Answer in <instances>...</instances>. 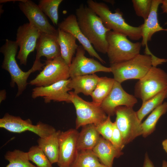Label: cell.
I'll return each mask as SVG.
<instances>
[{
    "mask_svg": "<svg viewBox=\"0 0 167 167\" xmlns=\"http://www.w3.org/2000/svg\"><path fill=\"white\" fill-rule=\"evenodd\" d=\"M85 51L81 45L79 46L75 56L73 58L69 66L70 78L92 74L97 72H111L110 67L105 66L94 59L86 57L85 55Z\"/></svg>",
    "mask_w": 167,
    "mask_h": 167,
    "instance_id": "7c38bea8",
    "label": "cell"
},
{
    "mask_svg": "<svg viewBox=\"0 0 167 167\" xmlns=\"http://www.w3.org/2000/svg\"><path fill=\"white\" fill-rule=\"evenodd\" d=\"M69 92L71 103L73 104L76 110L75 129L91 124L96 126L107 119L108 116L101 106L84 100L74 92Z\"/></svg>",
    "mask_w": 167,
    "mask_h": 167,
    "instance_id": "52a82bcc",
    "label": "cell"
},
{
    "mask_svg": "<svg viewBox=\"0 0 167 167\" xmlns=\"http://www.w3.org/2000/svg\"><path fill=\"white\" fill-rule=\"evenodd\" d=\"M75 15L80 29L95 49L106 54L107 34L110 30L105 26L100 18L86 5L80 4L76 9Z\"/></svg>",
    "mask_w": 167,
    "mask_h": 167,
    "instance_id": "6da1fadb",
    "label": "cell"
},
{
    "mask_svg": "<svg viewBox=\"0 0 167 167\" xmlns=\"http://www.w3.org/2000/svg\"><path fill=\"white\" fill-rule=\"evenodd\" d=\"M167 97V89L163 91L143 103L139 109L136 112L137 117L141 122L148 114L161 105Z\"/></svg>",
    "mask_w": 167,
    "mask_h": 167,
    "instance_id": "83f0119b",
    "label": "cell"
},
{
    "mask_svg": "<svg viewBox=\"0 0 167 167\" xmlns=\"http://www.w3.org/2000/svg\"><path fill=\"white\" fill-rule=\"evenodd\" d=\"M61 132L56 131L49 136L39 138L37 140L38 146L42 150L52 164L57 163L59 158V136Z\"/></svg>",
    "mask_w": 167,
    "mask_h": 167,
    "instance_id": "603a6c76",
    "label": "cell"
},
{
    "mask_svg": "<svg viewBox=\"0 0 167 167\" xmlns=\"http://www.w3.org/2000/svg\"><path fill=\"white\" fill-rule=\"evenodd\" d=\"M27 153L29 160L37 167H52V164L38 145L32 146Z\"/></svg>",
    "mask_w": 167,
    "mask_h": 167,
    "instance_id": "4dcf8cb0",
    "label": "cell"
},
{
    "mask_svg": "<svg viewBox=\"0 0 167 167\" xmlns=\"http://www.w3.org/2000/svg\"><path fill=\"white\" fill-rule=\"evenodd\" d=\"M95 167H108L107 166L105 165L102 164H101V165L95 166Z\"/></svg>",
    "mask_w": 167,
    "mask_h": 167,
    "instance_id": "60d3db41",
    "label": "cell"
},
{
    "mask_svg": "<svg viewBox=\"0 0 167 167\" xmlns=\"http://www.w3.org/2000/svg\"><path fill=\"white\" fill-rule=\"evenodd\" d=\"M99 160L92 149L79 150L71 167H95L101 164Z\"/></svg>",
    "mask_w": 167,
    "mask_h": 167,
    "instance_id": "4316f807",
    "label": "cell"
},
{
    "mask_svg": "<svg viewBox=\"0 0 167 167\" xmlns=\"http://www.w3.org/2000/svg\"><path fill=\"white\" fill-rule=\"evenodd\" d=\"M167 89V74L162 69L152 66L135 84V96L143 103Z\"/></svg>",
    "mask_w": 167,
    "mask_h": 167,
    "instance_id": "8992f818",
    "label": "cell"
},
{
    "mask_svg": "<svg viewBox=\"0 0 167 167\" xmlns=\"http://www.w3.org/2000/svg\"><path fill=\"white\" fill-rule=\"evenodd\" d=\"M19 7L29 21V23L41 32L58 36V30L49 22L46 15L38 5L29 0H20Z\"/></svg>",
    "mask_w": 167,
    "mask_h": 167,
    "instance_id": "4fadbf2b",
    "label": "cell"
},
{
    "mask_svg": "<svg viewBox=\"0 0 167 167\" xmlns=\"http://www.w3.org/2000/svg\"><path fill=\"white\" fill-rule=\"evenodd\" d=\"M104 1H105V2H109L110 3L112 4H114V1H111V0H103Z\"/></svg>",
    "mask_w": 167,
    "mask_h": 167,
    "instance_id": "ab89813d",
    "label": "cell"
},
{
    "mask_svg": "<svg viewBox=\"0 0 167 167\" xmlns=\"http://www.w3.org/2000/svg\"><path fill=\"white\" fill-rule=\"evenodd\" d=\"M4 157L9 162L5 167H37L30 163L27 152L19 149L7 151Z\"/></svg>",
    "mask_w": 167,
    "mask_h": 167,
    "instance_id": "f1b7e54d",
    "label": "cell"
},
{
    "mask_svg": "<svg viewBox=\"0 0 167 167\" xmlns=\"http://www.w3.org/2000/svg\"><path fill=\"white\" fill-rule=\"evenodd\" d=\"M162 0H152L151 10L146 19L144 20L142 27V46H145V54L153 56L149 49L148 43L150 41L153 35L156 32L161 31H167V28H164L160 25L157 18V11Z\"/></svg>",
    "mask_w": 167,
    "mask_h": 167,
    "instance_id": "e0dca14e",
    "label": "cell"
},
{
    "mask_svg": "<svg viewBox=\"0 0 167 167\" xmlns=\"http://www.w3.org/2000/svg\"><path fill=\"white\" fill-rule=\"evenodd\" d=\"M79 132L76 129L61 131L59 136V155L58 165L59 167H71L76 157Z\"/></svg>",
    "mask_w": 167,
    "mask_h": 167,
    "instance_id": "5bb4252c",
    "label": "cell"
},
{
    "mask_svg": "<svg viewBox=\"0 0 167 167\" xmlns=\"http://www.w3.org/2000/svg\"><path fill=\"white\" fill-rule=\"evenodd\" d=\"M132 2L136 15L144 20L146 19L150 12L152 0H132Z\"/></svg>",
    "mask_w": 167,
    "mask_h": 167,
    "instance_id": "1f68e13d",
    "label": "cell"
},
{
    "mask_svg": "<svg viewBox=\"0 0 167 167\" xmlns=\"http://www.w3.org/2000/svg\"><path fill=\"white\" fill-rule=\"evenodd\" d=\"M0 127L15 133L30 131L41 138L47 137L56 131L54 127L48 124L39 121L33 125L29 119L23 120L19 116L7 113L0 119Z\"/></svg>",
    "mask_w": 167,
    "mask_h": 167,
    "instance_id": "30bf717a",
    "label": "cell"
},
{
    "mask_svg": "<svg viewBox=\"0 0 167 167\" xmlns=\"http://www.w3.org/2000/svg\"><path fill=\"white\" fill-rule=\"evenodd\" d=\"M100 135L94 124H91L83 126L78 137L77 150L92 149L98 142Z\"/></svg>",
    "mask_w": 167,
    "mask_h": 167,
    "instance_id": "cb8c5ba5",
    "label": "cell"
},
{
    "mask_svg": "<svg viewBox=\"0 0 167 167\" xmlns=\"http://www.w3.org/2000/svg\"><path fill=\"white\" fill-rule=\"evenodd\" d=\"M110 142L117 148L121 151L125 145L122 134L115 122H113V132Z\"/></svg>",
    "mask_w": 167,
    "mask_h": 167,
    "instance_id": "836d02e7",
    "label": "cell"
},
{
    "mask_svg": "<svg viewBox=\"0 0 167 167\" xmlns=\"http://www.w3.org/2000/svg\"><path fill=\"white\" fill-rule=\"evenodd\" d=\"M167 111V102H164L153 110L144 122L141 123L142 136L146 137L155 130L159 118Z\"/></svg>",
    "mask_w": 167,
    "mask_h": 167,
    "instance_id": "484cf974",
    "label": "cell"
},
{
    "mask_svg": "<svg viewBox=\"0 0 167 167\" xmlns=\"http://www.w3.org/2000/svg\"><path fill=\"white\" fill-rule=\"evenodd\" d=\"M6 97V92L5 90H2L0 92V103L4 100Z\"/></svg>",
    "mask_w": 167,
    "mask_h": 167,
    "instance_id": "8d00e7d4",
    "label": "cell"
},
{
    "mask_svg": "<svg viewBox=\"0 0 167 167\" xmlns=\"http://www.w3.org/2000/svg\"><path fill=\"white\" fill-rule=\"evenodd\" d=\"M58 28L72 34L90 56L97 58L102 63L105 62L82 32L78 25L75 15H70L58 24Z\"/></svg>",
    "mask_w": 167,
    "mask_h": 167,
    "instance_id": "ac0fdd59",
    "label": "cell"
},
{
    "mask_svg": "<svg viewBox=\"0 0 167 167\" xmlns=\"http://www.w3.org/2000/svg\"><path fill=\"white\" fill-rule=\"evenodd\" d=\"M57 40L59 45L61 56L69 66L79 46L76 38L71 34L58 28Z\"/></svg>",
    "mask_w": 167,
    "mask_h": 167,
    "instance_id": "7402d4cb",
    "label": "cell"
},
{
    "mask_svg": "<svg viewBox=\"0 0 167 167\" xmlns=\"http://www.w3.org/2000/svg\"><path fill=\"white\" fill-rule=\"evenodd\" d=\"M100 77L95 74L75 76L70 78L69 88L74 89L78 94L82 93L85 95H90L95 88Z\"/></svg>",
    "mask_w": 167,
    "mask_h": 167,
    "instance_id": "44dd1931",
    "label": "cell"
},
{
    "mask_svg": "<svg viewBox=\"0 0 167 167\" xmlns=\"http://www.w3.org/2000/svg\"><path fill=\"white\" fill-rule=\"evenodd\" d=\"M114 82L113 78L107 77H100L95 88L90 95L92 99V102L101 106L103 101L111 91Z\"/></svg>",
    "mask_w": 167,
    "mask_h": 167,
    "instance_id": "d4e9b609",
    "label": "cell"
},
{
    "mask_svg": "<svg viewBox=\"0 0 167 167\" xmlns=\"http://www.w3.org/2000/svg\"><path fill=\"white\" fill-rule=\"evenodd\" d=\"M57 37L53 35L41 32L36 43L35 59L40 60L41 57L44 56L46 60H50L61 56Z\"/></svg>",
    "mask_w": 167,
    "mask_h": 167,
    "instance_id": "d6986e66",
    "label": "cell"
},
{
    "mask_svg": "<svg viewBox=\"0 0 167 167\" xmlns=\"http://www.w3.org/2000/svg\"><path fill=\"white\" fill-rule=\"evenodd\" d=\"M96 129L102 136L110 141L113 127V122L110 119V116L108 115L107 119L103 122L96 126Z\"/></svg>",
    "mask_w": 167,
    "mask_h": 167,
    "instance_id": "d6a6232c",
    "label": "cell"
},
{
    "mask_svg": "<svg viewBox=\"0 0 167 167\" xmlns=\"http://www.w3.org/2000/svg\"><path fill=\"white\" fill-rule=\"evenodd\" d=\"M143 167H155L153 163L149 159L147 153L145 154Z\"/></svg>",
    "mask_w": 167,
    "mask_h": 167,
    "instance_id": "e575fe53",
    "label": "cell"
},
{
    "mask_svg": "<svg viewBox=\"0 0 167 167\" xmlns=\"http://www.w3.org/2000/svg\"><path fill=\"white\" fill-rule=\"evenodd\" d=\"M92 150L102 164L108 167H112L114 158H118L123 154L110 141L101 136Z\"/></svg>",
    "mask_w": 167,
    "mask_h": 167,
    "instance_id": "ffe728a7",
    "label": "cell"
},
{
    "mask_svg": "<svg viewBox=\"0 0 167 167\" xmlns=\"http://www.w3.org/2000/svg\"><path fill=\"white\" fill-rule=\"evenodd\" d=\"M18 47L15 41L6 39L0 49V52L4 56L2 67L10 75L11 86L14 87L15 84L17 86L16 97L19 96L26 89L28 84L27 79L30 75L36 71L42 70L45 65L41 62L40 60L35 59L30 69L26 72L23 71L19 67L15 59Z\"/></svg>",
    "mask_w": 167,
    "mask_h": 167,
    "instance_id": "7a4b0ae2",
    "label": "cell"
},
{
    "mask_svg": "<svg viewBox=\"0 0 167 167\" xmlns=\"http://www.w3.org/2000/svg\"><path fill=\"white\" fill-rule=\"evenodd\" d=\"M152 66V57L139 54L123 62L110 64L114 80L120 83L132 79L142 78Z\"/></svg>",
    "mask_w": 167,
    "mask_h": 167,
    "instance_id": "5b68a950",
    "label": "cell"
},
{
    "mask_svg": "<svg viewBox=\"0 0 167 167\" xmlns=\"http://www.w3.org/2000/svg\"><path fill=\"white\" fill-rule=\"evenodd\" d=\"M43 69L29 84L36 87L48 86L59 81L69 79V66L61 56L46 60Z\"/></svg>",
    "mask_w": 167,
    "mask_h": 167,
    "instance_id": "ba28073f",
    "label": "cell"
},
{
    "mask_svg": "<svg viewBox=\"0 0 167 167\" xmlns=\"http://www.w3.org/2000/svg\"><path fill=\"white\" fill-rule=\"evenodd\" d=\"M116 126L120 132L125 144L142 135L141 122L132 107L121 106L115 109Z\"/></svg>",
    "mask_w": 167,
    "mask_h": 167,
    "instance_id": "9c48e42d",
    "label": "cell"
},
{
    "mask_svg": "<svg viewBox=\"0 0 167 167\" xmlns=\"http://www.w3.org/2000/svg\"><path fill=\"white\" fill-rule=\"evenodd\" d=\"M86 2L88 6L100 18L107 28L128 36L132 40L137 41L142 38L141 25L134 27L126 23L119 9L112 13L108 6L104 3L92 0H88Z\"/></svg>",
    "mask_w": 167,
    "mask_h": 167,
    "instance_id": "3957f363",
    "label": "cell"
},
{
    "mask_svg": "<svg viewBox=\"0 0 167 167\" xmlns=\"http://www.w3.org/2000/svg\"><path fill=\"white\" fill-rule=\"evenodd\" d=\"M70 81V78L48 86L36 87L33 89L32 97L33 99L43 97L46 103H49L52 101L71 103L69 92L71 89L68 87Z\"/></svg>",
    "mask_w": 167,
    "mask_h": 167,
    "instance_id": "2e32d148",
    "label": "cell"
},
{
    "mask_svg": "<svg viewBox=\"0 0 167 167\" xmlns=\"http://www.w3.org/2000/svg\"><path fill=\"white\" fill-rule=\"evenodd\" d=\"M106 39V54L110 64L129 60L140 54L141 42L133 43L126 36L111 30L107 32Z\"/></svg>",
    "mask_w": 167,
    "mask_h": 167,
    "instance_id": "277c9868",
    "label": "cell"
},
{
    "mask_svg": "<svg viewBox=\"0 0 167 167\" xmlns=\"http://www.w3.org/2000/svg\"><path fill=\"white\" fill-rule=\"evenodd\" d=\"M162 145L164 149L167 153V138L163 141Z\"/></svg>",
    "mask_w": 167,
    "mask_h": 167,
    "instance_id": "74e56055",
    "label": "cell"
},
{
    "mask_svg": "<svg viewBox=\"0 0 167 167\" xmlns=\"http://www.w3.org/2000/svg\"><path fill=\"white\" fill-rule=\"evenodd\" d=\"M41 32L29 23L20 26L16 34V42L19 48L17 58L20 64L26 66L29 54L36 49Z\"/></svg>",
    "mask_w": 167,
    "mask_h": 167,
    "instance_id": "8fae6325",
    "label": "cell"
},
{
    "mask_svg": "<svg viewBox=\"0 0 167 167\" xmlns=\"http://www.w3.org/2000/svg\"><path fill=\"white\" fill-rule=\"evenodd\" d=\"M62 0H41L38 6L42 12L48 16L54 25L58 24V9Z\"/></svg>",
    "mask_w": 167,
    "mask_h": 167,
    "instance_id": "f546056e",
    "label": "cell"
},
{
    "mask_svg": "<svg viewBox=\"0 0 167 167\" xmlns=\"http://www.w3.org/2000/svg\"><path fill=\"white\" fill-rule=\"evenodd\" d=\"M161 8L163 12L167 14V0H162Z\"/></svg>",
    "mask_w": 167,
    "mask_h": 167,
    "instance_id": "d590c367",
    "label": "cell"
},
{
    "mask_svg": "<svg viewBox=\"0 0 167 167\" xmlns=\"http://www.w3.org/2000/svg\"><path fill=\"white\" fill-rule=\"evenodd\" d=\"M162 167H167V161L165 160L163 161Z\"/></svg>",
    "mask_w": 167,
    "mask_h": 167,
    "instance_id": "f35d334b",
    "label": "cell"
},
{
    "mask_svg": "<svg viewBox=\"0 0 167 167\" xmlns=\"http://www.w3.org/2000/svg\"><path fill=\"white\" fill-rule=\"evenodd\" d=\"M137 102L135 96L126 92L121 84L115 80L111 91L103 101L101 106L106 114L111 116L115 114L117 107L124 106L133 108Z\"/></svg>",
    "mask_w": 167,
    "mask_h": 167,
    "instance_id": "9a60e30c",
    "label": "cell"
}]
</instances>
